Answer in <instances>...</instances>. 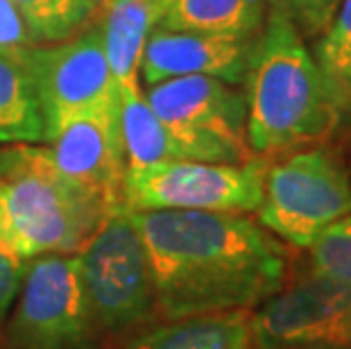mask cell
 Wrapping results in <instances>:
<instances>
[{
  "instance_id": "cell-1",
  "label": "cell",
  "mask_w": 351,
  "mask_h": 349,
  "mask_svg": "<svg viewBox=\"0 0 351 349\" xmlns=\"http://www.w3.org/2000/svg\"><path fill=\"white\" fill-rule=\"evenodd\" d=\"M166 320L254 311L288 281V250L247 213L132 211Z\"/></svg>"
},
{
  "instance_id": "cell-2",
  "label": "cell",
  "mask_w": 351,
  "mask_h": 349,
  "mask_svg": "<svg viewBox=\"0 0 351 349\" xmlns=\"http://www.w3.org/2000/svg\"><path fill=\"white\" fill-rule=\"evenodd\" d=\"M241 88L247 109L245 136L254 157L274 159L324 145L351 114L306 46V36L276 10H267L252 43Z\"/></svg>"
},
{
  "instance_id": "cell-3",
  "label": "cell",
  "mask_w": 351,
  "mask_h": 349,
  "mask_svg": "<svg viewBox=\"0 0 351 349\" xmlns=\"http://www.w3.org/2000/svg\"><path fill=\"white\" fill-rule=\"evenodd\" d=\"M109 211L95 193L55 166L46 145L0 150V243L23 261L77 254Z\"/></svg>"
},
{
  "instance_id": "cell-4",
  "label": "cell",
  "mask_w": 351,
  "mask_h": 349,
  "mask_svg": "<svg viewBox=\"0 0 351 349\" xmlns=\"http://www.w3.org/2000/svg\"><path fill=\"white\" fill-rule=\"evenodd\" d=\"M267 161L258 222L279 241L308 250L333 222L351 213V173L326 145Z\"/></svg>"
},
{
  "instance_id": "cell-5",
  "label": "cell",
  "mask_w": 351,
  "mask_h": 349,
  "mask_svg": "<svg viewBox=\"0 0 351 349\" xmlns=\"http://www.w3.org/2000/svg\"><path fill=\"white\" fill-rule=\"evenodd\" d=\"M267 161H161L127 168L123 206L127 211L256 213Z\"/></svg>"
},
{
  "instance_id": "cell-6",
  "label": "cell",
  "mask_w": 351,
  "mask_h": 349,
  "mask_svg": "<svg viewBox=\"0 0 351 349\" xmlns=\"http://www.w3.org/2000/svg\"><path fill=\"white\" fill-rule=\"evenodd\" d=\"M77 258L88 311L102 329H130L156 309L145 243L125 206L107 213Z\"/></svg>"
},
{
  "instance_id": "cell-7",
  "label": "cell",
  "mask_w": 351,
  "mask_h": 349,
  "mask_svg": "<svg viewBox=\"0 0 351 349\" xmlns=\"http://www.w3.org/2000/svg\"><path fill=\"white\" fill-rule=\"evenodd\" d=\"M14 55L39 102L43 139L69 118L118 100L98 21L64 41L29 43Z\"/></svg>"
},
{
  "instance_id": "cell-8",
  "label": "cell",
  "mask_w": 351,
  "mask_h": 349,
  "mask_svg": "<svg viewBox=\"0 0 351 349\" xmlns=\"http://www.w3.org/2000/svg\"><path fill=\"white\" fill-rule=\"evenodd\" d=\"M143 93L154 114L197 152L199 161L243 163L254 159L245 136V93L238 84L189 75L143 86Z\"/></svg>"
},
{
  "instance_id": "cell-9",
  "label": "cell",
  "mask_w": 351,
  "mask_h": 349,
  "mask_svg": "<svg viewBox=\"0 0 351 349\" xmlns=\"http://www.w3.org/2000/svg\"><path fill=\"white\" fill-rule=\"evenodd\" d=\"M91 322L77 254L27 261L10 326L12 349H82Z\"/></svg>"
},
{
  "instance_id": "cell-10",
  "label": "cell",
  "mask_w": 351,
  "mask_h": 349,
  "mask_svg": "<svg viewBox=\"0 0 351 349\" xmlns=\"http://www.w3.org/2000/svg\"><path fill=\"white\" fill-rule=\"evenodd\" d=\"M258 349H351V288L308 272L252 311Z\"/></svg>"
},
{
  "instance_id": "cell-11",
  "label": "cell",
  "mask_w": 351,
  "mask_h": 349,
  "mask_svg": "<svg viewBox=\"0 0 351 349\" xmlns=\"http://www.w3.org/2000/svg\"><path fill=\"white\" fill-rule=\"evenodd\" d=\"M43 145L71 180L95 193L111 211L123 209L127 159L118 100L69 118L43 139Z\"/></svg>"
},
{
  "instance_id": "cell-12",
  "label": "cell",
  "mask_w": 351,
  "mask_h": 349,
  "mask_svg": "<svg viewBox=\"0 0 351 349\" xmlns=\"http://www.w3.org/2000/svg\"><path fill=\"white\" fill-rule=\"evenodd\" d=\"M254 39L154 27L141 59V84L150 86L170 77L208 75L241 86Z\"/></svg>"
},
{
  "instance_id": "cell-13",
  "label": "cell",
  "mask_w": 351,
  "mask_h": 349,
  "mask_svg": "<svg viewBox=\"0 0 351 349\" xmlns=\"http://www.w3.org/2000/svg\"><path fill=\"white\" fill-rule=\"evenodd\" d=\"M100 12L102 19L98 23L118 98L127 93H136L143 88L141 84V59H143L147 36L156 27L159 0L104 3Z\"/></svg>"
},
{
  "instance_id": "cell-14",
  "label": "cell",
  "mask_w": 351,
  "mask_h": 349,
  "mask_svg": "<svg viewBox=\"0 0 351 349\" xmlns=\"http://www.w3.org/2000/svg\"><path fill=\"white\" fill-rule=\"evenodd\" d=\"M267 10V0H159L156 27L254 39Z\"/></svg>"
},
{
  "instance_id": "cell-15",
  "label": "cell",
  "mask_w": 351,
  "mask_h": 349,
  "mask_svg": "<svg viewBox=\"0 0 351 349\" xmlns=\"http://www.w3.org/2000/svg\"><path fill=\"white\" fill-rule=\"evenodd\" d=\"M130 349H258L252 311H225L168 320L132 343Z\"/></svg>"
},
{
  "instance_id": "cell-16",
  "label": "cell",
  "mask_w": 351,
  "mask_h": 349,
  "mask_svg": "<svg viewBox=\"0 0 351 349\" xmlns=\"http://www.w3.org/2000/svg\"><path fill=\"white\" fill-rule=\"evenodd\" d=\"M121 134L127 168H141L161 161H199L197 152L175 134L145 100L143 88L118 98Z\"/></svg>"
},
{
  "instance_id": "cell-17",
  "label": "cell",
  "mask_w": 351,
  "mask_h": 349,
  "mask_svg": "<svg viewBox=\"0 0 351 349\" xmlns=\"http://www.w3.org/2000/svg\"><path fill=\"white\" fill-rule=\"evenodd\" d=\"M43 121L25 69L14 53H0V143H41Z\"/></svg>"
},
{
  "instance_id": "cell-18",
  "label": "cell",
  "mask_w": 351,
  "mask_h": 349,
  "mask_svg": "<svg viewBox=\"0 0 351 349\" xmlns=\"http://www.w3.org/2000/svg\"><path fill=\"white\" fill-rule=\"evenodd\" d=\"M32 43H55L84 29L100 5L95 0H10Z\"/></svg>"
},
{
  "instance_id": "cell-19",
  "label": "cell",
  "mask_w": 351,
  "mask_h": 349,
  "mask_svg": "<svg viewBox=\"0 0 351 349\" xmlns=\"http://www.w3.org/2000/svg\"><path fill=\"white\" fill-rule=\"evenodd\" d=\"M313 55L335 91L351 107V0H340Z\"/></svg>"
},
{
  "instance_id": "cell-20",
  "label": "cell",
  "mask_w": 351,
  "mask_h": 349,
  "mask_svg": "<svg viewBox=\"0 0 351 349\" xmlns=\"http://www.w3.org/2000/svg\"><path fill=\"white\" fill-rule=\"evenodd\" d=\"M308 252L311 272L351 288V213L326 227Z\"/></svg>"
},
{
  "instance_id": "cell-21",
  "label": "cell",
  "mask_w": 351,
  "mask_h": 349,
  "mask_svg": "<svg viewBox=\"0 0 351 349\" xmlns=\"http://www.w3.org/2000/svg\"><path fill=\"white\" fill-rule=\"evenodd\" d=\"M267 5L293 21L306 39H313L326 29L340 0H267Z\"/></svg>"
},
{
  "instance_id": "cell-22",
  "label": "cell",
  "mask_w": 351,
  "mask_h": 349,
  "mask_svg": "<svg viewBox=\"0 0 351 349\" xmlns=\"http://www.w3.org/2000/svg\"><path fill=\"white\" fill-rule=\"evenodd\" d=\"M25 265L27 261L0 243V320H5V315L10 313L14 302H16L25 277Z\"/></svg>"
},
{
  "instance_id": "cell-23",
  "label": "cell",
  "mask_w": 351,
  "mask_h": 349,
  "mask_svg": "<svg viewBox=\"0 0 351 349\" xmlns=\"http://www.w3.org/2000/svg\"><path fill=\"white\" fill-rule=\"evenodd\" d=\"M29 34L10 0H0V53H14L29 46Z\"/></svg>"
},
{
  "instance_id": "cell-24",
  "label": "cell",
  "mask_w": 351,
  "mask_h": 349,
  "mask_svg": "<svg viewBox=\"0 0 351 349\" xmlns=\"http://www.w3.org/2000/svg\"><path fill=\"white\" fill-rule=\"evenodd\" d=\"M295 349H335V347H295Z\"/></svg>"
},
{
  "instance_id": "cell-25",
  "label": "cell",
  "mask_w": 351,
  "mask_h": 349,
  "mask_svg": "<svg viewBox=\"0 0 351 349\" xmlns=\"http://www.w3.org/2000/svg\"><path fill=\"white\" fill-rule=\"evenodd\" d=\"M104 3H121V0H104Z\"/></svg>"
},
{
  "instance_id": "cell-26",
  "label": "cell",
  "mask_w": 351,
  "mask_h": 349,
  "mask_svg": "<svg viewBox=\"0 0 351 349\" xmlns=\"http://www.w3.org/2000/svg\"><path fill=\"white\" fill-rule=\"evenodd\" d=\"M95 3H98V5L102 7V5H104V0H95Z\"/></svg>"
}]
</instances>
